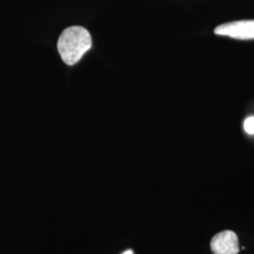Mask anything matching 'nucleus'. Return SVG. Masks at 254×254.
I'll list each match as a JSON object with an SVG mask.
<instances>
[{"mask_svg":"<svg viewBox=\"0 0 254 254\" xmlns=\"http://www.w3.org/2000/svg\"><path fill=\"white\" fill-rule=\"evenodd\" d=\"M92 46L90 32L80 26L64 29L59 38L58 50L62 60L67 65L77 64Z\"/></svg>","mask_w":254,"mask_h":254,"instance_id":"obj_1","label":"nucleus"},{"mask_svg":"<svg viewBox=\"0 0 254 254\" xmlns=\"http://www.w3.org/2000/svg\"><path fill=\"white\" fill-rule=\"evenodd\" d=\"M215 33L236 40H254V20H242L220 25L215 28Z\"/></svg>","mask_w":254,"mask_h":254,"instance_id":"obj_2","label":"nucleus"},{"mask_svg":"<svg viewBox=\"0 0 254 254\" xmlns=\"http://www.w3.org/2000/svg\"><path fill=\"white\" fill-rule=\"evenodd\" d=\"M214 254H237L239 253L238 238L233 231H223L214 236L211 241Z\"/></svg>","mask_w":254,"mask_h":254,"instance_id":"obj_3","label":"nucleus"},{"mask_svg":"<svg viewBox=\"0 0 254 254\" xmlns=\"http://www.w3.org/2000/svg\"><path fill=\"white\" fill-rule=\"evenodd\" d=\"M244 129L250 135H254V116L247 119L244 123Z\"/></svg>","mask_w":254,"mask_h":254,"instance_id":"obj_4","label":"nucleus"},{"mask_svg":"<svg viewBox=\"0 0 254 254\" xmlns=\"http://www.w3.org/2000/svg\"><path fill=\"white\" fill-rule=\"evenodd\" d=\"M123 254H134L133 253V251H131V250H128L127 252H125Z\"/></svg>","mask_w":254,"mask_h":254,"instance_id":"obj_5","label":"nucleus"}]
</instances>
